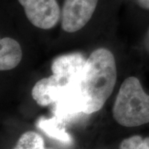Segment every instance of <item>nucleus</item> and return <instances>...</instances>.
Returning <instances> with one entry per match:
<instances>
[{
  "label": "nucleus",
  "mask_w": 149,
  "mask_h": 149,
  "mask_svg": "<svg viewBox=\"0 0 149 149\" xmlns=\"http://www.w3.org/2000/svg\"><path fill=\"white\" fill-rule=\"evenodd\" d=\"M70 85L52 74L37 81L32 88V96L40 106H47L57 101Z\"/></svg>",
  "instance_id": "obj_7"
},
{
  "label": "nucleus",
  "mask_w": 149,
  "mask_h": 149,
  "mask_svg": "<svg viewBox=\"0 0 149 149\" xmlns=\"http://www.w3.org/2000/svg\"><path fill=\"white\" fill-rule=\"evenodd\" d=\"M139 5L146 10H149V0H138Z\"/></svg>",
  "instance_id": "obj_12"
},
{
  "label": "nucleus",
  "mask_w": 149,
  "mask_h": 149,
  "mask_svg": "<svg viewBox=\"0 0 149 149\" xmlns=\"http://www.w3.org/2000/svg\"><path fill=\"white\" fill-rule=\"evenodd\" d=\"M22 57L20 44L10 37L0 40V70H9L17 67Z\"/></svg>",
  "instance_id": "obj_8"
},
{
  "label": "nucleus",
  "mask_w": 149,
  "mask_h": 149,
  "mask_svg": "<svg viewBox=\"0 0 149 149\" xmlns=\"http://www.w3.org/2000/svg\"><path fill=\"white\" fill-rule=\"evenodd\" d=\"M37 125L49 137L65 144H70L71 143V138L65 131L63 121L56 116L50 119L42 118L38 120Z\"/></svg>",
  "instance_id": "obj_9"
},
{
  "label": "nucleus",
  "mask_w": 149,
  "mask_h": 149,
  "mask_svg": "<svg viewBox=\"0 0 149 149\" xmlns=\"http://www.w3.org/2000/svg\"><path fill=\"white\" fill-rule=\"evenodd\" d=\"M113 116L118 123L128 128L149 123V95L144 92L138 78L130 76L122 83L113 107Z\"/></svg>",
  "instance_id": "obj_2"
},
{
  "label": "nucleus",
  "mask_w": 149,
  "mask_h": 149,
  "mask_svg": "<svg viewBox=\"0 0 149 149\" xmlns=\"http://www.w3.org/2000/svg\"><path fill=\"white\" fill-rule=\"evenodd\" d=\"M55 116L62 121H70L85 113V101L80 88V83L70 85L57 101L53 104Z\"/></svg>",
  "instance_id": "obj_5"
},
{
  "label": "nucleus",
  "mask_w": 149,
  "mask_h": 149,
  "mask_svg": "<svg viewBox=\"0 0 149 149\" xmlns=\"http://www.w3.org/2000/svg\"><path fill=\"white\" fill-rule=\"evenodd\" d=\"M98 0H65L61 9V27L75 32L85 27L96 9Z\"/></svg>",
  "instance_id": "obj_4"
},
{
  "label": "nucleus",
  "mask_w": 149,
  "mask_h": 149,
  "mask_svg": "<svg viewBox=\"0 0 149 149\" xmlns=\"http://www.w3.org/2000/svg\"><path fill=\"white\" fill-rule=\"evenodd\" d=\"M120 149H149V138L143 139L139 135L132 136L123 140Z\"/></svg>",
  "instance_id": "obj_11"
},
{
  "label": "nucleus",
  "mask_w": 149,
  "mask_h": 149,
  "mask_svg": "<svg viewBox=\"0 0 149 149\" xmlns=\"http://www.w3.org/2000/svg\"><path fill=\"white\" fill-rule=\"evenodd\" d=\"M13 149H47L44 146L42 137L38 133L28 131L24 133L18 139Z\"/></svg>",
  "instance_id": "obj_10"
},
{
  "label": "nucleus",
  "mask_w": 149,
  "mask_h": 149,
  "mask_svg": "<svg viewBox=\"0 0 149 149\" xmlns=\"http://www.w3.org/2000/svg\"><path fill=\"white\" fill-rule=\"evenodd\" d=\"M116 80V62L113 53L106 48L95 50L86 59L80 81L85 114L103 108L113 91Z\"/></svg>",
  "instance_id": "obj_1"
},
{
  "label": "nucleus",
  "mask_w": 149,
  "mask_h": 149,
  "mask_svg": "<svg viewBox=\"0 0 149 149\" xmlns=\"http://www.w3.org/2000/svg\"><path fill=\"white\" fill-rule=\"evenodd\" d=\"M28 21L41 29H51L61 18V11L56 0H18Z\"/></svg>",
  "instance_id": "obj_3"
},
{
  "label": "nucleus",
  "mask_w": 149,
  "mask_h": 149,
  "mask_svg": "<svg viewBox=\"0 0 149 149\" xmlns=\"http://www.w3.org/2000/svg\"><path fill=\"white\" fill-rule=\"evenodd\" d=\"M86 59L80 53L60 56L52 64V71L67 85L80 83Z\"/></svg>",
  "instance_id": "obj_6"
}]
</instances>
